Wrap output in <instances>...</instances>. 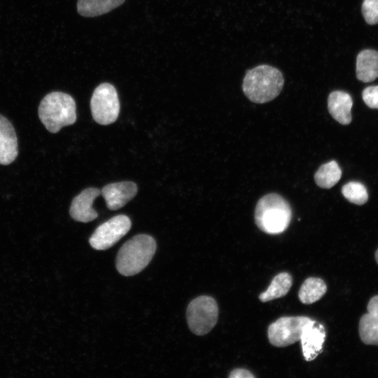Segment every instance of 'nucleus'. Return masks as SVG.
<instances>
[{
	"instance_id": "4468645a",
	"label": "nucleus",
	"mask_w": 378,
	"mask_h": 378,
	"mask_svg": "<svg viewBox=\"0 0 378 378\" xmlns=\"http://www.w3.org/2000/svg\"><path fill=\"white\" fill-rule=\"evenodd\" d=\"M356 73L357 78L364 83L374 80L378 77V51L365 49L356 57Z\"/></svg>"
},
{
	"instance_id": "dca6fc26",
	"label": "nucleus",
	"mask_w": 378,
	"mask_h": 378,
	"mask_svg": "<svg viewBox=\"0 0 378 378\" xmlns=\"http://www.w3.org/2000/svg\"><path fill=\"white\" fill-rule=\"evenodd\" d=\"M292 276L288 272L276 275L267 289L260 293L259 300L262 302L271 301L286 295L292 286Z\"/></svg>"
},
{
	"instance_id": "393cba45",
	"label": "nucleus",
	"mask_w": 378,
	"mask_h": 378,
	"mask_svg": "<svg viewBox=\"0 0 378 378\" xmlns=\"http://www.w3.org/2000/svg\"><path fill=\"white\" fill-rule=\"evenodd\" d=\"M375 259H376L377 262L378 263V249L377 250L375 253Z\"/></svg>"
},
{
	"instance_id": "9d476101",
	"label": "nucleus",
	"mask_w": 378,
	"mask_h": 378,
	"mask_svg": "<svg viewBox=\"0 0 378 378\" xmlns=\"http://www.w3.org/2000/svg\"><path fill=\"white\" fill-rule=\"evenodd\" d=\"M137 186L132 181H122L108 184L101 190L106 206L110 210H118L124 206L137 193Z\"/></svg>"
},
{
	"instance_id": "f3484780",
	"label": "nucleus",
	"mask_w": 378,
	"mask_h": 378,
	"mask_svg": "<svg viewBox=\"0 0 378 378\" xmlns=\"http://www.w3.org/2000/svg\"><path fill=\"white\" fill-rule=\"evenodd\" d=\"M324 281L317 277L307 278L302 284L298 298L303 304H310L320 300L326 293Z\"/></svg>"
},
{
	"instance_id": "aec40b11",
	"label": "nucleus",
	"mask_w": 378,
	"mask_h": 378,
	"mask_svg": "<svg viewBox=\"0 0 378 378\" xmlns=\"http://www.w3.org/2000/svg\"><path fill=\"white\" fill-rule=\"evenodd\" d=\"M342 193L348 201L358 205L365 204L368 199L366 188L359 182L347 183L343 186Z\"/></svg>"
},
{
	"instance_id": "6ab92c4d",
	"label": "nucleus",
	"mask_w": 378,
	"mask_h": 378,
	"mask_svg": "<svg viewBox=\"0 0 378 378\" xmlns=\"http://www.w3.org/2000/svg\"><path fill=\"white\" fill-rule=\"evenodd\" d=\"M358 330L363 343L378 346V318L369 313L363 315L360 319Z\"/></svg>"
},
{
	"instance_id": "a211bd4d",
	"label": "nucleus",
	"mask_w": 378,
	"mask_h": 378,
	"mask_svg": "<svg viewBox=\"0 0 378 378\" xmlns=\"http://www.w3.org/2000/svg\"><path fill=\"white\" fill-rule=\"evenodd\" d=\"M342 176V170L337 162L332 160L322 164L314 174L316 183L322 188L334 186Z\"/></svg>"
},
{
	"instance_id": "b1692460",
	"label": "nucleus",
	"mask_w": 378,
	"mask_h": 378,
	"mask_svg": "<svg viewBox=\"0 0 378 378\" xmlns=\"http://www.w3.org/2000/svg\"><path fill=\"white\" fill-rule=\"evenodd\" d=\"M367 308L370 314L378 318V295H375L370 300Z\"/></svg>"
},
{
	"instance_id": "9b49d317",
	"label": "nucleus",
	"mask_w": 378,
	"mask_h": 378,
	"mask_svg": "<svg viewBox=\"0 0 378 378\" xmlns=\"http://www.w3.org/2000/svg\"><path fill=\"white\" fill-rule=\"evenodd\" d=\"M99 195L101 190L96 188L83 190L72 200L69 210L71 218L83 223L90 222L97 218L98 214L92 208V204Z\"/></svg>"
},
{
	"instance_id": "4be33fe9",
	"label": "nucleus",
	"mask_w": 378,
	"mask_h": 378,
	"mask_svg": "<svg viewBox=\"0 0 378 378\" xmlns=\"http://www.w3.org/2000/svg\"><path fill=\"white\" fill-rule=\"evenodd\" d=\"M364 102L371 108H378V85L369 86L362 92Z\"/></svg>"
},
{
	"instance_id": "1a4fd4ad",
	"label": "nucleus",
	"mask_w": 378,
	"mask_h": 378,
	"mask_svg": "<svg viewBox=\"0 0 378 378\" xmlns=\"http://www.w3.org/2000/svg\"><path fill=\"white\" fill-rule=\"evenodd\" d=\"M325 338L324 326L311 319L304 326L300 339L302 354L306 361L314 360L322 351Z\"/></svg>"
},
{
	"instance_id": "423d86ee",
	"label": "nucleus",
	"mask_w": 378,
	"mask_h": 378,
	"mask_svg": "<svg viewBox=\"0 0 378 378\" xmlns=\"http://www.w3.org/2000/svg\"><path fill=\"white\" fill-rule=\"evenodd\" d=\"M90 108L93 119L106 125L114 122L120 112V102L115 88L110 83L98 85L93 92Z\"/></svg>"
},
{
	"instance_id": "39448f33",
	"label": "nucleus",
	"mask_w": 378,
	"mask_h": 378,
	"mask_svg": "<svg viewBox=\"0 0 378 378\" xmlns=\"http://www.w3.org/2000/svg\"><path fill=\"white\" fill-rule=\"evenodd\" d=\"M218 316L216 301L207 295L199 296L188 304L186 312L190 330L197 335L208 333L215 326Z\"/></svg>"
},
{
	"instance_id": "412c9836",
	"label": "nucleus",
	"mask_w": 378,
	"mask_h": 378,
	"mask_svg": "<svg viewBox=\"0 0 378 378\" xmlns=\"http://www.w3.org/2000/svg\"><path fill=\"white\" fill-rule=\"evenodd\" d=\"M361 10L368 24H378V0H364Z\"/></svg>"
},
{
	"instance_id": "2eb2a0df",
	"label": "nucleus",
	"mask_w": 378,
	"mask_h": 378,
	"mask_svg": "<svg viewBox=\"0 0 378 378\" xmlns=\"http://www.w3.org/2000/svg\"><path fill=\"white\" fill-rule=\"evenodd\" d=\"M125 0H78L77 9L84 17H94L106 13L120 6Z\"/></svg>"
},
{
	"instance_id": "f257e3e1",
	"label": "nucleus",
	"mask_w": 378,
	"mask_h": 378,
	"mask_svg": "<svg viewBox=\"0 0 378 378\" xmlns=\"http://www.w3.org/2000/svg\"><path fill=\"white\" fill-rule=\"evenodd\" d=\"M284 84V78L280 70L270 65L261 64L246 71L242 90L249 100L263 104L276 98Z\"/></svg>"
},
{
	"instance_id": "f03ea898",
	"label": "nucleus",
	"mask_w": 378,
	"mask_h": 378,
	"mask_svg": "<svg viewBox=\"0 0 378 378\" xmlns=\"http://www.w3.org/2000/svg\"><path fill=\"white\" fill-rule=\"evenodd\" d=\"M254 217L260 230L269 234H278L288 228L292 218V211L284 197L271 193L259 200Z\"/></svg>"
},
{
	"instance_id": "0eeeda50",
	"label": "nucleus",
	"mask_w": 378,
	"mask_h": 378,
	"mask_svg": "<svg viewBox=\"0 0 378 378\" xmlns=\"http://www.w3.org/2000/svg\"><path fill=\"white\" fill-rule=\"evenodd\" d=\"M311 321L307 316H284L272 323L267 329L270 342L285 347L300 341L304 326Z\"/></svg>"
},
{
	"instance_id": "f8f14e48",
	"label": "nucleus",
	"mask_w": 378,
	"mask_h": 378,
	"mask_svg": "<svg viewBox=\"0 0 378 378\" xmlns=\"http://www.w3.org/2000/svg\"><path fill=\"white\" fill-rule=\"evenodd\" d=\"M18 139L12 124L0 115V164L6 165L18 156Z\"/></svg>"
},
{
	"instance_id": "6e6552de",
	"label": "nucleus",
	"mask_w": 378,
	"mask_h": 378,
	"mask_svg": "<svg viewBox=\"0 0 378 378\" xmlns=\"http://www.w3.org/2000/svg\"><path fill=\"white\" fill-rule=\"evenodd\" d=\"M131 225L127 216H115L100 225L90 237L89 242L96 250L108 249L128 232Z\"/></svg>"
},
{
	"instance_id": "7ed1b4c3",
	"label": "nucleus",
	"mask_w": 378,
	"mask_h": 378,
	"mask_svg": "<svg viewBox=\"0 0 378 378\" xmlns=\"http://www.w3.org/2000/svg\"><path fill=\"white\" fill-rule=\"evenodd\" d=\"M156 250V242L150 235L137 234L120 248L115 260L120 274L128 276L138 274L150 262Z\"/></svg>"
},
{
	"instance_id": "20e7f679",
	"label": "nucleus",
	"mask_w": 378,
	"mask_h": 378,
	"mask_svg": "<svg viewBox=\"0 0 378 378\" xmlns=\"http://www.w3.org/2000/svg\"><path fill=\"white\" fill-rule=\"evenodd\" d=\"M38 117L46 128L57 133L76 120V106L73 97L62 92H52L41 100L38 106Z\"/></svg>"
},
{
	"instance_id": "ddd939ff",
	"label": "nucleus",
	"mask_w": 378,
	"mask_h": 378,
	"mask_svg": "<svg viewBox=\"0 0 378 378\" xmlns=\"http://www.w3.org/2000/svg\"><path fill=\"white\" fill-rule=\"evenodd\" d=\"M352 106V98L346 92L336 90L328 95V111L332 117L342 125H348L351 122Z\"/></svg>"
},
{
	"instance_id": "5701e85b",
	"label": "nucleus",
	"mask_w": 378,
	"mask_h": 378,
	"mask_svg": "<svg viewBox=\"0 0 378 378\" xmlns=\"http://www.w3.org/2000/svg\"><path fill=\"white\" fill-rule=\"evenodd\" d=\"M230 378H254L255 376L248 370L237 368L231 371L228 375Z\"/></svg>"
}]
</instances>
